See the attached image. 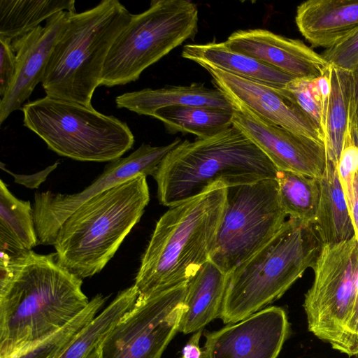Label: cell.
<instances>
[{
	"label": "cell",
	"mask_w": 358,
	"mask_h": 358,
	"mask_svg": "<svg viewBox=\"0 0 358 358\" xmlns=\"http://www.w3.org/2000/svg\"><path fill=\"white\" fill-rule=\"evenodd\" d=\"M16 71V55L11 43L0 38V96L9 90Z\"/></svg>",
	"instance_id": "33"
},
{
	"label": "cell",
	"mask_w": 358,
	"mask_h": 358,
	"mask_svg": "<svg viewBox=\"0 0 358 358\" xmlns=\"http://www.w3.org/2000/svg\"><path fill=\"white\" fill-rule=\"evenodd\" d=\"M71 13L62 11L23 38L11 43L16 52V71L12 85L0 101V124L21 110L36 86L42 83L54 47Z\"/></svg>",
	"instance_id": "17"
},
{
	"label": "cell",
	"mask_w": 358,
	"mask_h": 358,
	"mask_svg": "<svg viewBox=\"0 0 358 358\" xmlns=\"http://www.w3.org/2000/svg\"><path fill=\"white\" fill-rule=\"evenodd\" d=\"M234 111L197 106L162 108L151 117L160 120L171 134H191L197 138L216 135L232 126Z\"/></svg>",
	"instance_id": "26"
},
{
	"label": "cell",
	"mask_w": 358,
	"mask_h": 358,
	"mask_svg": "<svg viewBox=\"0 0 358 358\" xmlns=\"http://www.w3.org/2000/svg\"><path fill=\"white\" fill-rule=\"evenodd\" d=\"M131 15L117 0L71 13L41 83L46 96L92 106L109 50Z\"/></svg>",
	"instance_id": "6"
},
{
	"label": "cell",
	"mask_w": 358,
	"mask_h": 358,
	"mask_svg": "<svg viewBox=\"0 0 358 358\" xmlns=\"http://www.w3.org/2000/svg\"><path fill=\"white\" fill-rule=\"evenodd\" d=\"M203 68L211 76L215 88L224 94L234 109L324 143V135L317 124L294 101L282 94L280 89L215 68Z\"/></svg>",
	"instance_id": "13"
},
{
	"label": "cell",
	"mask_w": 358,
	"mask_h": 358,
	"mask_svg": "<svg viewBox=\"0 0 358 358\" xmlns=\"http://www.w3.org/2000/svg\"><path fill=\"white\" fill-rule=\"evenodd\" d=\"M23 124L59 155L82 162H111L131 150L134 136L128 124L92 106L48 96L22 108Z\"/></svg>",
	"instance_id": "7"
},
{
	"label": "cell",
	"mask_w": 358,
	"mask_h": 358,
	"mask_svg": "<svg viewBox=\"0 0 358 358\" xmlns=\"http://www.w3.org/2000/svg\"><path fill=\"white\" fill-rule=\"evenodd\" d=\"M330 73L331 66L318 78H294L280 89L317 124L322 134L331 90Z\"/></svg>",
	"instance_id": "29"
},
{
	"label": "cell",
	"mask_w": 358,
	"mask_h": 358,
	"mask_svg": "<svg viewBox=\"0 0 358 358\" xmlns=\"http://www.w3.org/2000/svg\"><path fill=\"white\" fill-rule=\"evenodd\" d=\"M268 157L234 126L206 138L182 141L159 165L153 178L159 203L172 207L209 189L275 178Z\"/></svg>",
	"instance_id": "3"
},
{
	"label": "cell",
	"mask_w": 358,
	"mask_h": 358,
	"mask_svg": "<svg viewBox=\"0 0 358 358\" xmlns=\"http://www.w3.org/2000/svg\"><path fill=\"white\" fill-rule=\"evenodd\" d=\"M355 358H358V356H357Z\"/></svg>",
	"instance_id": "40"
},
{
	"label": "cell",
	"mask_w": 358,
	"mask_h": 358,
	"mask_svg": "<svg viewBox=\"0 0 358 358\" xmlns=\"http://www.w3.org/2000/svg\"><path fill=\"white\" fill-rule=\"evenodd\" d=\"M289 334L285 310L265 308L236 323L205 331L207 358H277Z\"/></svg>",
	"instance_id": "14"
},
{
	"label": "cell",
	"mask_w": 358,
	"mask_h": 358,
	"mask_svg": "<svg viewBox=\"0 0 358 358\" xmlns=\"http://www.w3.org/2000/svg\"><path fill=\"white\" fill-rule=\"evenodd\" d=\"M182 57L202 67L215 68L275 89H282L295 78L229 49L224 42L187 44Z\"/></svg>",
	"instance_id": "21"
},
{
	"label": "cell",
	"mask_w": 358,
	"mask_h": 358,
	"mask_svg": "<svg viewBox=\"0 0 358 358\" xmlns=\"http://www.w3.org/2000/svg\"><path fill=\"white\" fill-rule=\"evenodd\" d=\"M322 245L312 224L285 221L262 248L228 275L220 318L236 323L280 298L313 266Z\"/></svg>",
	"instance_id": "5"
},
{
	"label": "cell",
	"mask_w": 358,
	"mask_h": 358,
	"mask_svg": "<svg viewBox=\"0 0 358 358\" xmlns=\"http://www.w3.org/2000/svg\"><path fill=\"white\" fill-rule=\"evenodd\" d=\"M117 108H125L140 115L150 116L158 109L176 106H197L234 111V108L220 90L203 83L145 88L115 97Z\"/></svg>",
	"instance_id": "19"
},
{
	"label": "cell",
	"mask_w": 358,
	"mask_h": 358,
	"mask_svg": "<svg viewBox=\"0 0 358 358\" xmlns=\"http://www.w3.org/2000/svg\"><path fill=\"white\" fill-rule=\"evenodd\" d=\"M58 165V162L55 163L52 166L48 167L45 170L37 173L36 175L31 176H19L13 173H10L14 176L15 182L24 184L29 188H34L40 185L44 180H45L48 173L55 169Z\"/></svg>",
	"instance_id": "35"
},
{
	"label": "cell",
	"mask_w": 358,
	"mask_h": 358,
	"mask_svg": "<svg viewBox=\"0 0 358 358\" xmlns=\"http://www.w3.org/2000/svg\"><path fill=\"white\" fill-rule=\"evenodd\" d=\"M321 55L330 66L352 72L358 66V29Z\"/></svg>",
	"instance_id": "32"
},
{
	"label": "cell",
	"mask_w": 358,
	"mask_h": 358,
	"mask_svg": "<svg viewBox=\"0 0 358 358\" xmlns=\"http://www.w3.org/2000/svg\"><path fill=\"white\" fill-rule=\"evenodd\" d=\"M351 131H352V135L353 136L354 141L356 143V144L358 145V131L356 130L355 129V127H353V125L352 124V121H351Z\"/></svg>",
	"instance_id": "39"
},
{
	"label": "cell",
	"mask_w": 358,
	"mask_h": 358,
	"mask_svg": "<svg viewBox=\"0 0 358 358\" xmlns=\"http://www.w3.org/2000/svg\"><path fill=\"white\" fill-rule=\"evenodd\" d=\"M312 268L314 280L303 303L308 330L348 355L347 326L358 282L355 236L342 242L322 244Z\"/></svg>",
	"instance_id": "10"
},
{
	"label": "cell",
	"mask_w": 358,
	"mask_h": 358,
	"mask_svg": "<svg viewBox=\"0 0 358 358\" xmlns=\"http://www.w3.org/2000/svg\"><path fill=\"white\" fill-rule=\"evenodd\" d=\"M76 13L74 0H0V38L12 43L57 13Z\"/></svg>",
	"instance_id": "24"
},
{
	"label": "cell",
	"mask_w": 358,
	"mask_h": 358,
	"mask_svg": "<svg viewBox=\"0 0 358 358\" xmlns=\"http://www.w3.org/2000/svg\"><path fill=\"white\" fill-rule=\"evenodd\" d=\"M331 66V90L324 129L327 157L338 164L351 122V72Z\"/></svg>",
	"instance_id": "25"
},
{
	"label": "cell",
	"mask_w": 358,
	"mask_h": 358,
	"mask_svg": "<svg viewBox=\"0 0 358 358\" xmlns=\"http://www.w3.org/2000/svg\"><path fill=\"white\" fill-rule=\"evenodd\" d=\"M337 168L347 203L349 206L354 178L358 171V145L352 135L351 122L345 136Z\"/></svg>",
	"instance_id": "31"
},
{
	"label": "cell",
	"mask_w": 358,
	"mask_h": 358,
	"mask_svg": "<svg viewBox=\"0 0 358 358\" xmlns=\"http://www.w3.org/2000/svg\"><path fill=\"white\" fill-rule=\"evenodd\" d=\"M181 141L177 138L171 143L160 146L142 143L129 156L109 162L103 173L80 192H36L33 212L38 244L54 245L64 222L94 196L137 175L153 176L163 159Z\"/></svg>",
	"instance_id": "12"
},
{
	"label": "cell",
	"mask_w": 358,
	"mask_h": 358,
	"mask_svg": "<svg viewBox=\"0 0 358 358\" xmlns=\"http://www.w3.org/2000/svg\"><path fill=\"white\" fill-rule=\"evenodd\" d=\"M187 285L146 300L137 298L103 340L101 358H162L178 331Z\"/></svg>",
	"instance_id": "11"
},
{
	"label": "cell",
	"mask_w": 358,
	"mask_h": 358,
	"mask_svg": "<svg viewBox=\"0 0 358 358\" xmlns=\"http://www.w3.org/2000/svg\"><path fill=\"white\" fill-rule=\"evenodd\" d=\"M38 244L33 206L15 197L0 180V252L10 257L32 250Z\"/></svg>",
	"instance_id": "23"
},
{
	"label": "cell",
	"mask_w": 358,
	"mask_h": 358,
	"mask_svg": "<svg viewBox=\"0 0 358 358\" xmlns=\"http://www.w3.org/2000/svg\"><path fill=\"white\" fill-rule=\"evenodd\" d=\"M230 50L251 57L295 78H316L330 65L321 54L302 41L266 29H250L233 32L224 42Z\"/></svg>",
	"instance_id": "16"
},
{
	"label": "cell",
	"mask_w": 358,
	"mask_h": 358,
	"mask_svg": "<svg viewBox=\"0 0 358 358\" xmlns=\"http://www.w3.org/2000/svg\"><path fill=\"white\" fill-rule=\"evenodd\" d=\"M106 298L97 294L77 317L43 340L8 358H58L78 334L99 314Z\"/></svg>",
	"instance_id": "30"
},
{
	"label": "cell",
	"mask_w": 358,
	"mask_h": 358,
	"mask_svg": "<svg viewBox=\"0 0 358 358\" xmlns=\"http://www.w3.org/2000/svg\"><path fill=\"white\" fill-rule=\"evenodd\" d=\"M286 216L275 178L227 187L210 261L229 275L278 232Z\"/></svg>",
	"instance_id": "9"
},
{
	"label": "cell",
	"mask_w": 358,
	"mask_h": 358,
	"mask_svg": "<svg viewBox=\"0 0 358 358\" xmlns=\"http://www.w3.org/2000/svg\"><path fill=\"white\" fill-rule=\"evenodd\" d=\"M352 76V108L351 121L358 131V66L351 72Z\"/></svg>",
	"instance_id": "37"
},
{
	"label": "cell",
	"mask_w": 358,
	"mask_h": 358,
	"mask_svg": "<svg viewBox=\"0 0 358 358\" xmlns=\"http://www.w3.org/2000/svg\"><path fill=\"white\" fill-rule=\"evenodd\" d=\"M227 278L228 275L210 260L201 267L187 283L178 331L195 333L220 318Z\"/></svg>",
	"instance_id": "20"
},
{
	"label": "cell",
	"mask_w": 358,
	"mask_h": 358,
	"mask_svg": "<svg viewBox=\"0 0 358 358\" xmlns=\"http://www.w3.org/2000/svg\"><path fill=\"white\" fill-rule=\"evenodd\" d=\"M101 343L96 346L92 351H90L84 358H101Z\"/></svg>",
	"instance_id": "38"
},
{
	"label": "cell",
	"mask_w": 358,
	"mask_h": 358,
	"mask_svg": "<svg viewBox=\"0 0 358 358\" xmlns=\"http://www.w3.org/2000/svg\"><path fill=\"white\" fill-rule=\"evenodd\" d=\"M138 296L134 285L120 292L113 301L78 334L58 358H84L103 341L121 317L134 306Z\"/></svg>",
	"instance_id": "27"
},
{
	"label": "cell",
	"mask_w": 358,
	"mask_h": 358,
	"mask_svg": "<svg viewBox=\"0 0 358 358\" xmlns=\"http://www.w3.org/2000/svg\"><path fill=\"white\" fill-rule=\"evenodd\" d=\"M146 177L137 175L99 193L64 222L53 245L60 265L81 279L102 271L149 203Z\"/></svg>",
	"instance_id": "4"
},
{
	"label": "cell",
	"mask_w": 358,
	"mask_h": 358,
	"mask_svg": "<svg viewBox=\"0 0 358 358\" xmlns=\"http://www.w3.org/2000/svg\"><path fill=\"white\" fill-rule=\"evenodd\" d=\"M199 10L189 0H152L145 11L131 15L113 43L101 85L111 87L137 80L157 62L198 32Z\"/></svg>",
	"instance_id": "8"
},
{
	"label": "cell",
	"mask_w": 358,
	"mask_h": 358,
	"mask_svg": "<svg viewBox=\"0 0 358 358\" xmlns=\"http://www.w3.org/2000/svg\"><path fill=\"white\" fill-rule=\"evenodd\" d=\"M203 329L193 334L181 351L180 358H207L204 348L199 345Z\"/></svg>",
	"instance_id": "34"
},
{
	"label": "cell",
	"mask_w": 358,
	"mask_h": 358,
	"mask_svg": "<svg viewBox=\"0 0 358 358\" xmlns=\"http://www.w3.org/2000/svg\"><path fill=\"white\" fill-rule=\"evenodd\" d=\"M227 187L170 207L157 222L134 284L146 300L185 285L210 260L224 215Z\"/></svg>",
	"instance_id": "2"
},
{
	"label": "cell",
	"mask_w": 358,
	"mask_h": 358,
	"mask_svg": "<svg viewBox=\"0 0 358 358\" xmlns=\"http://www.w3.org/2000/svg\"><path fill=\"white\" fill-rule=\"evenodd\" d=\"M275 180L281 206L289 218L313 224L320 200L318 178L278 170Z\"/></svg>",
	"instance_id": "28"
},
{
	"label": "cell",
	"mask_w": 358,
	"mask_h": 358,
	"mask_svg": "<svg viewBox=\"0 0 358 358\" xmlns=\"http://www.w3.org/2000/svg\"><path fill=\"white\" fill-rule=\"evenodd\" d=\"M232 125L241 130L280 171L319 178L327 164L324 143L234 109Z\"/></svg>",
	"instance_id": "15"
},
{
	"label": "cell",
	"mask_w": 358,
	"mask_h": 358,
	"mask_svg": "<svg viewBox=\"0 0 358 358\" xmlns=\"http://www.w3.org/2000/svg\"><path fill=\"white\" fill-rule=\"evenodd\" d=\"M348 208L355 228V237L358 241V171L354 178L351 199Z\"/></svg>",
	"instance_id": "36"
},
{
	"label": "cell",
	"mask_w": 358,
	"mask_h": 358,
	"mask_svg": "<svg viewBox=\"0 0 358 358\" xmlns=\"http://www.w3.org/2000/svg\"><path fill=\"white\" fill-rule=\"evenodd\" d=\"M83 280L56 253L0 252V358H8L59 331L88 306Z\"/></svg>",
	"instance_id": "1"
},
{
	"label": "cell",
	"mask_w": 358,
	"mask_h": 358,
	"mask_svg": "<svg viewBox=\"0 0 358 358\" xmlns=\"http://www.w3.org/2000/svg\"><path fill=\"white\" fill-rule=\"evenodd\" d=\"M318 182L320 200L312 225L320 240L322 244H333L352 238L355 231L337 164L327 158Z\"/></svg>",
	"instance_id": "22"
},
{
	"label": "cell",
	"mask_w": 358,
	"mask_h": 358,
	"mask_svg": "<svg viewBox=\"0 0 358 358\" xmlns=\"http://www.w3.org/2000/svg\"><path fill=\"white\" fill-rule=\"evenodd\" d=\"M296 26L315 48H329L358 29V0H308L296 8Z\"/></svg>",
	"instance_id": "18"
}]
</instances>
